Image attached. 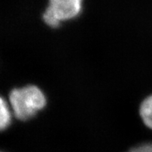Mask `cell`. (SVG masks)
<instances>
[{
  "mask_svg": "<svg viewBox=\"0 0 152 152\" xmlns=\"http://www.w3.org/2000/svg\"><path fill=\"white\" fill-rule=\"evenodd\" d=\"M9 104L17 120L26 121L37 115L47 104L46 96L39 87L27 85L13 88L9 94Z\"/></svg>",
  "mask_w": 152,
  "mask_h": 152,
  "instance_id": "cell-1",
  "label": "cell"
},
{
  "mask_svg": "<svg viewBox=\"0 0 152 152\" xmlns=\"http://www.w3.org/2000/svg\"><path fill=\"white\" fill-rule=\"evenodd\" d=\"M82 0H49V5L43 14L44 23L51 28H58L61 23L80 14Z\"/></svg>",
  "mask_w": 152,
  "mask_h": 152,
  "instance_id": "cell-2",
  "label": "cell"
},
{
  "mask_svg": "<svg viewBox=\"0 0 152 152\" xmlns=\"http://www.w3.org/2000/svg\"><path fill=\"white\" fill-rule=\"evenodd\" d=\"M139 114L144 125L152 129V95L144 99L140 103Z\"/></svg>",
  "mask_w": 152,
  "mask_h": 152,
  "instance_id": "cell-3",
  "label": "cell"
},
{
  "mask_svg": "<svg viewBox=\"0 0 152 152\" xmlns=\"http://www.w3.org/2000/svg\"><path fill=\"white\" fill-rule=\"evenodd\" d=\"M12 109L3 97L0 99V129L5 130L12 123Z\"/></svg>",
  "mask_w": 152,
  "mask_h": 152,
  "instance_id": "cell-4",
  "label": "cell"
},
{
  "mask_svg": "<svg viewBox=\"0 0 152 152\" xmlns=\"http://www.w3.org/2000/svg\"><path fill=\"white\" fill-rule=\"evenodd\" d=\"M127 152H152V143H144L137 145Z\"/></svg>",
  "mask_w": 152,
  "mask_h": 152,
  "instance_id": "cell-5",
  "label": "cell"
}]
</instances>
